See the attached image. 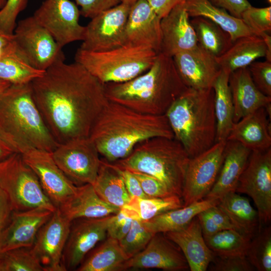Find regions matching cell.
<instances>
[{
    "label": "cell",
    "instance_id": "6da1fadb",
    "mask_svg": "<svg viewBox=\"0 0 271 271\" xmlns=\"http://www.w3.org/2000/svg\"><path fill=\"white\" fill-rule=\"evenodd\" d=\"M56 61L30 82L34 100L58 145L89 137L108 102L105 84L76 62Z\"/></svg>",
    "mask_w": 271,
    "mask_h": 271
},
{
    "label": "cell",
    "instance_id": "7a4b0ae2",
    "mask_svg": "<svg viewBox=\"0 0 271 271\" xmlns=\"http://www.w3.org/2000/svg\"><path fill=\"white\" fill-rule=\"evenodd\" d=\"M100 155L109 163L126 157L141 142L155 137L174 138L165 114L153 115L108 101L89 137Z\"/></svg>",
    "mask_w": 271,
    "mask_h": 271
},
{
    "label": "cell",
    "instance_id": "3957f363",
    "mask_svg": "<svg viewBox=\"0 0 271 271\" xmlns=\"http://www.w3.org/2000/svg\"><path fill=\"white\" fill-rule=\"evenodd\" d=\"M188 87L180 78L172 57L159 53L146 72L129 81L105 84L107 98L137 111L165 114Z\"/></svg>",
    "mask_w": 271,
    "mask_h": 271
},
{
    "label": "cell",
    "instance_id": "277c9868",
    "mask_svg": "<svg viewBox=\"0 0 271 271\" xmlns=\"http://www.w3.org/2000/svg\"><path fill=\"white\" fill-rule=\"evenodd\" d=\"M0 132L17 153L58 146L34 100L30 83L11 84L0 96Z\"/></svg>",
    "mask_w": 271,
    "mask_h": 271
},
{
    "label": "cell",
    "instance_id": "5b68a950",
    "mask_svg": "<svg viewBox=\"0 0 271 271\" xmlns=\"http://www.w3.org/2000/svg\"><path fill=\"white\" fill-rule=\"evenodd\" d=\"M174 138L193 158L216 143V123L213 88H188L165 114Z\"/></svg>",
    "mask_w": 271,
    "mask_h": 271
},
{
    "label": "cell",
    "instance_id": "8992f818",
    "mask_svg": "<svg viewBox=\"0 0 271 271\" xmlns=\"http://www.w3.org/2000/svg\"><path fill=\"white\" fill-rule=\"evenodd\" d=\"M190 158L174 138L155 137L139 144L126 157L113 163L120 168L155 177L171 193L182 198Z\"/></svg>",
    "mask_w": 271,
    "mask_h": 271
},
{
    "label": "cell",
    "instance_id": "52a82bcc",
    "mask_svg": "<svg viewBox=\"0 0 271 271\" xmlns=\"http://www.w3.org/2000/svg\"><path fill=\"white\" fill-rule=\"evenodd\" d=\"M158 54L146 47L125 44L102 52L78 48L74 59L105 84L126 82L142 74L152 66Z\"/></svg>",
    "mask_w": 271,
    "mask_h": 271
},
{
    "label": "cell",
    "instance_id": "ba28073f",
    "mask_svg": "<svg viewBox=\"0 0 271 271\" xmlns=\"http://www.w3.org/2000/svg\"><path fill=\"white\" fill-rule=\"evenodd\" d=\"M0 187L7 195L13 211L41 208L54 212L57 209L19 153L0 161Z\"/></svg>",
    "mask_w": 271,
    "mask_h": 271
},
{
    "label": "cell",
    "instance_id": "9c48e42d",
    "mask_svg": "<svg viewBox=\"0 0 271 271\" xmlns=\"http://www.w3.org/2000/svg\"><path fill=\"white\" fill-rule=\"evenodd\" d=\"M13 34L17 52L38 70L45 71L65 58L62 48L33 16L20 20Z\"/></svg>",
    "mask_w": 271,
    "mask_h": 271
},
{
    "label": "cell",
    "instance_id": "30bf717a",
    "mask_svg": "<svg viewBox=\"0 0 271 271\" xmlns=\"http://www.w3.org/2000/svg\"><path fill=\"white\" fill-rule=\"evenodd\" d=\"M51 154L57 165L74 184H94L101 160L89 137L59 144Z\"/></svg>",
    "mask_w": 271,
    "mask_h": 271
},
{
    "label": "cell",
    "instance_id": "8fae6325",
    "mask_svg": "<svg viewBox=\"0 0 271 271\" xmlns=\"http://www.w3.org/2000/svg\"><path fill=\"white\" fill-rule=\"evenodd\" d=\"M226 141L190 158L185 172L182 199L184 206L203 199L215 184L222 164Z\"/></svg>",
    "mask_w": 271,
    "mask_h": 271
},
{
    "label": "cell",
    "instance_id": "7c38bea8",
    "mask_svg": "<svg viewBox=\"0 0 271 271\" xmlns=\"http://www.w3.org/2000/svg\"><path fill=\"white\" fill-rule=\"evenodd\" d=\"M236 192L246 194L254 201L260 225L271 219V148L251 151Z\"/></svg>",
    "mask_w": 271,
    "mask_h": 271
},
{
    "label": "cell",
    "instance_id": "4fadbf2b",
    "mask_svg": "<svg viewBox=\"0 0 271 271\" xmlns=\"http://www.w3.org/2000/svg\"><path fill=\"white\" fill-rule=\"evenodd\" d=\"M130 7L121 3L91 19L85 26L84 37L79 48L102 52L125 45V26Z\"/></svg>",
    "mask_w": 271,
    "mask_h": 271
},
{
    "label": "cell",
    "instance_id": "5bb4252c",
    "mask_svg": "<svg viewBox=\"0 0 271 271\" xmlns=\"http://www.w3.org/2000/svg\"><path fill=\"white\" fill-rule=\"evenodd\" d=\"M80 15L77 5L70 0H45L33 16L63 48L83 40L85 26L79 24Z\"/></svg>",
    "mask_w": 271,
    "mask_h": 271
},
{
    "label": "cell",
    "instance_id": "9a60e30c",
    "mask_svg": "<svg viewBox=\"0 0 271 271\" xmlns=\"http://www.w3.org/2000/svg\"><path fill=\"white\" fill-rule=\"evenodd\" d=\"M20 154L36 174L44 192L57 208L76 192L77 186L57 165L51 152L30 149Z\"/></svg>",
    "mask_w": 271,
    "mask_h": 271
},
{
    "label": "cell",
    "instance_id": "2e32d148",
    "mask_svg": "<svg viewBox=\"0 0 271 271\" xmlns=\"http://www.w3.org/2000/svg\"><path fill=\"white\" fill-rule=\"evenodd\" d=\"M112 215L96 218H81L71 221L62 255L66 270L76 269L86 254L107 236Z\"/></svg>",
    "mask_w": 271,
    "mask_h": 271
},
{
    "label": "cell",
    "instance_id": "e0dca14e",
    "mask_svg": "<svg viewBox=\"0 0 271 271\" xmlns=\"http://www.w3.org/2000/svg\"><path fill=\"white\" fill-rule=\"evenodd\" d=\"M71 223L57 208L38 231L31 249L45 271L66 270L62 260Z\"/></svg>",
    "mask_w": 271,
    "mask_h": 271
},
{
    "label": "cell",
    "instance_id": "ac0fdd59",
    "mask_svg": "<svg viewBox=\"0 0 271 271\" xmlns=\"http://www.w3.org/2000/svg\"><path fill=\"white\" fill-rule=\"evenodd\" d=\"M172 58L180 78L188 88H212L222 71L216 57L198 44L194 48L178 53Z\"/></svg>",
    "mask_w": 271,
    "mask_h": 271
},
{
    "label": "cell",
    "instance_id": "d6986e66",
    "mask_svg": "<svg viewBox=\"0 0 271 271\" xmlns=\"http://www.w3.org/2000/svg\"><path fill=\"white\" fill-rule=\"evenodd\" d=\"M146 268L178 271L187 270L189 265L180 248L162 233H157L143 250L125 262L123 270Z\"/></svg>",
    "mask_w": 271,
    "mask_h": 271
},
{
    "label": "cell",
    "instance_id": "ffe728a7",
    "mask_svg": "<svg viewBox=\"0 0 271 271\" xmlns=\"http://www.w3.org/2000/svg\"><path fill=\"white\" fill-rule=\"evenodd\" d=\"M161 19L147 0H138L131 6L125 30L126 44L161 50Z\"/></svg>",
    "mask_w": 271,
    "mask_h": 271
},
{
    "label": "cell",
    "instance_id": "44dd1931",
    "mask_svg": "<svg viewBox=\"0 0 271 271\" xmlns=\"http://www.w3.org/2000/svg\"><path fill=\"white\" fill-rule=\"evenodd\" d=\"M184 3L161 19L162 40L160 53L170 57L194 48L198 42Z\"/></svg>",
    "mask_w": 271,
    "mask_h": 271
},
{
    "label": "cell",
    "instance_id": "7402d4cb",
    "mask_svg": "<svg viewBox=\"0 0 271 271\" xmlns=\"http://www.w3.org/2000/svg\"><path fill=\"white\" fill-rule=\"evenodd\" d=\"M53 212L41 208L14 211L8 225L3 230V252L18 248L32 247L40 229Z\"/></svg>",
    "mask_w": 271,
    "mask_h": 271
},
{
    "label": "cell",
    "instance_id": "603a6c76",
    "mask_svg": "<svg viewBox=\"0 0 271 271\" xmlns=\"http://www.w3.org/2000/svg\"><path fill=\"white\" fill-rule=\"evenodd\" d=\"M184 254L191 271H205L215 255L206 244L197 217L183 228L163 233Z\"/></svg>",
    "mask_w": 271,
    "mask_h": 271
},
{
    "label": "cell",
    "instance_id": "cb8c5ba5",
    "mask_svg": "<svg viewBox=\"0 0 271 271\" xmlns=\"http://www.w3.org/2000/svg\"><path fill=\"white\" fill-rule=\"evenodd\" d=\"M228 83L234 106V123L271 104V97L264 95L255 85L248 67L230 73Z\"/></svg>",
    "mask_w": 271,
    "mask_h": 271
},
{
    "label": "cell",
    "instance_id": "d4e9b609",
    "mask_svg": "<svg viewBox=\"0 0 271 271\" xmlns=\"http://www.w3.org/2000/svg\"><path fill=\"white\" fill-rule=\"evenodd\" d=\"M251 151L238 142L226 141L224 159L216 181L205 199L219 200L235 192Z\"/></svg>",
    "mask_w": 271,
    "mask_h": 271
},
{
    "label": "cell",
    "instance_id": "484cf974",
    "mask_svg": "<svg viewBox=\"0 0 271 271\" xmlns=\"http://www.w3.org/2000/svg\"><path fill=\"white\" fill-rule=\"evenodd\" d=\"M268 116L265 107L244 116L233 123L226 141L238 142L251 151L268 150L271 146Z\"/></svg>",
    "mask_w": 271,
    "mask_h": 271
},
{
    "label": "cell",
    "instance_id": "4316f807",
    "mask_svg": "<svg viewBox=\"0 0 271 271\" xmlns=\"http://www.w3.org/2000/svg\"><path fill=\"white\" fill-rule=\"evenodd\" d=\"M57 208L70 221L81 218L104 217L120 209L101 199L90 184L77 186L76 192Z\"/></svg>",
    "mask_w": 271,
    "mask_h": 271
},
{
    "label": "cell",
    "instance_id": "83f0119b",
    "mask_svg": "<svg viewBox=\"0 0 271 271\" xmlns=\"http://www.w3.org/2000/svg\"><path fill=\"white\" fill-rule=\"evenodd\" d=\"M260 57L271 61V48L261 37L252 35L233 41L228 49L216 59L221 70L230 74L237 69L247 67Z\"/></svg>",
    "mask_w": 271,
    "mask_h": 271
},
{
    "label": "cell",
    "instance_id": "f1b7e54d",
    "mask_svg": "<svg viewBox=\"0 0 271 271\" xmlns=\"http://www.w3.org/2000/svg\"><path fill=\"white\" fill-rule=\"evenodd\" d=\"M184 4L190 17H202L211 20L227 32L232 42L243 36L254 35L241 19L232 16L208 0H186Z\"/></svg>",
    "mask_w": 271,
    "mask_h": 271
},
{
    "label": "cell",
    "instance_id": "f546056e",
    "mask_svg": "<svg viewBox=\"0 0 271 271\" xmlns=\"http://www.w3.org/2000/svg\"><path fill=\"white\" fill-rule=\"evenodd\" d=\"M218 205L240 233L252 238L260 229L258 212L247 198L229 192L219 199Z\"/></svg>",
    "mask_w": 271,
    "mask_h": 271
},
{
    "label": "cell",
    "instance_id": "4dcf8cb0",
    "mask_svg": "<svg viewBox=\"0 0 271 271\" xmlns=\"http://www.w3.org/2000/svg\"><path fill=\"white\" fill-rule=\"evenodd\" d=\"M99 197L119 209L130 201L118 168L112 163L101 160L96 179L92 185Z\"/></svg>",
    "mask_w": 271,
    "mask_h": 271
},
{
    "label": "cell",
    "instance_id": "1f68e13d",
    "mask_svg": "<svg viewBox=\"0 0 271 271\" xmlns=\"http://www.w3.org/2000/svg\"><path fill=\"white\" fill-rule=\"evenodd\" d=\"M219 200L204 199L181 208L171 210L146 221V228L153 234L179 230L203 210L218 205Z\"/></svg>",
    "mask_w": 271,
    "mask_h": 271
},
{
    "label": "cell",
    "instance_id": "d6a6232c",
    "mask_svg": "<svg viewBox=\"0 0 271 271\" xmlns=\"http://www.w3.org/2000/svg\"><path fill=\"white\" fill-rule=\"evenodd\" d=\"M229 76V74L221 71L212 86L216 123V142L226 141L234 123V106L228 83Z\"/></svg>",
    "mask_w": 271,
    "mask_h": 271
},
{
    "label": "cell",
    "instance_id": "836d02e7",
    "mask_svg": "<svg viewBox=\"0 0 271 271\" xmlns=\"http://www.w3.org/2000/svg\"><path fill=\"white\" fill-rule=\"evenodd\" d=\"M128 259L121 249L119 241L107 237L76 268L77 271L123 270Z\"/></svg>",
    "mask_w": 271,
    "mask_h": 271
},
{
    "label": "cell",
    "instance_id": "e575fe53",
    "mask_svg": "<svg viewBox=\"0 0 271 271\" xmlns=\"http://www.w3.org/2000/svg\"><path fill=\"white\" fill-rule=\"evenodd\" d=\"M198 44L215 57L223 54L231 46L230 35L219 26L202 17H193L190 20Z\"/></svg>",
    "mask_w": 271,
    "mask_h": 271
},
{
    "label": "cell",
    "instance_id": "d590c367",
    "mask_svg": "<svg viewBox=\"0 0 271 271\" xmlns=\"http://www.w3.org/2000/svg\"><path fill=\"white\" fill-rule=\"evenodd\" d=\"M183 206L182 198L172 195L161 198H132L130 202L120 209L132 219L146 221L164 212Z\"/></svg>",
    "mask_w": 271,
    "mask_h": 271
},
{
    "label": "cell",
    "instance_id": "8d00e7d4",
    "mask_svg": "<svg viewBox=\"0 0 271 271\" xmlns=\"http://www.w3.org/2000/svg\"><path fill=\"white\" fill-rule=\"evenodd\" d=\"M251 239L234 229L223 230L204 238L215 256L220 257L245 256Z\"/></svg>",
    "mask_w": 271,
    "mask_h": 271
},
{
    "label": "cell",
    "instance_id": "74e56055",
    "mask_svg": "<svg viewBox=\"0 0 271 271\" xmlns=\"http://www.w3.org/2000/svg\"><path fill=\"white\" fill-rule=\"evenodd\" d=\"M44 72L30 65L16 49L0 59V79L12 84L30 83Z\"/></svg>",
    "mask_w": 271,
    "mask_h": 271
},
{
    "label": "cell",
    "instance_id": "f35d334b",
    "mask_svg": "<svg viewBox=\"0 0 271 271\" xmlns=\"http://www.w3.org/2000/svg\"><path fill=\"white\" fill-rule=\"evenodd\" d=\"M251 239L245 256L258 271L271 270V228L268 226Z\"/></svg>",
    "mask_w": 271,
    "mask_h": 271
},
{
    "label": "cell",
    "instance_id": "ab89813d",
    "mask_svg": "<svg viewBox=\"0 0 271 271\" xmlns=\"http://www.w3.org/2000/svg\"><path fill=\"white\" fill-rule=\"evenodd\" d=\"M0 271H45L31 247L11 249L0 257Z\"/></svg>",
    "mask_w": 271,
    "mask_h": 271
},
{
    "label": "cell",
    "instance_id": "60d3db41",
    "mask_svg": "<svg viewBox=\"0 0 271 271\" xmlns=\"http://www.w3.org/2000/svg\"><path fill=\"white\" fill-rule=\"evenodd\" d=\"M153 235L146 228L144 221L133 219L128 232L119 242L129 259L143 250Z\"/></svg>",
    "mask_w": 271,
    "mask_h": 271
},
{
    "label": "cell",
    "instance_id": "b9f144b4",
    "mask_svg": "<svg viewBox=\"0 0 271 271\" xmlns=\"http://www.w3.org/2000/svg\"><path fill=\"white\" fill-rule=\"evenodd\" d=\"M197 217L204 238L223 230L235 229L227 215L218 205L203 210L197 215Z\"/></svg>",
    "mask_w": 271,
    "mask_h": 271
},
{
    "label": "cell",
    "instance_id": "7bdbcfd3",
    "mask_svg": "<svg viewBox=\"0 0 271 271\" xmlns=\"http://www.w3.org/2000/svg\"><path fill=\"white\" fill-rule=\"evenodd\" d=\"M241 19L254 35L261 37L271 30V7L251 6L242 13Z\"/></svg>",
    "mask_w": 271,
    "mask_h": 271
},
{
    "label": "cell",
    "instance_id": "ee69618b",
    "mask_svg": "<svg viewBox=\"0 0 271 271\" xmlns=\"http://www.w3.org/2000/svg\"><path fill=\"white\" fill-rule=\"evenodd\" d=\"M28 0H7L0 10V29L13 34L19 14L27 7Z\"/></svg>",
    "mask_w": 271,
    "mask_h": 271
},
{
    "label": "cell",
    "instance_id": "f6af8a7d",
    "mask_svg": "<svg viewBox=\"0 0 271 271\" xmlns=\"http://www.w3.org/2000/svg\"><path fill=\"white\" fill-rule=\"evenodd\" d=\"M248 68L256 87L264 95L271 97V61H254Z\"/></svg>",
    "mask_w": 271,
    "mask_h": 271
},
{
    "label": "cell",
    "instance_id": "bcb514c9",
    "mask_svg": "<svg viewBox=\"0 0 271 271\" xmlns=\"http://www.w3.org/2000/svg\"><path fill=\"white\" fill-rule=\"evenodd\" d=\"M212 262L210 270L215 271H250L254 268L245 255L215 256Z\"/></svg>",
    "mask_w": 271,
    "mask_h": 271
},
{
    "label": "cell",
    "instance_id": "7dc6e473",
    "mask_svg": "<svg viewBox=\"0 0 271 271\" xmlns=\"http://www.w3.org/2000/svg\"><path fill=\"white\" fill-rule=\"evenodd\" d=\"M131 172L138 179L143 191L148 198L165 197L174 195L155 177L143 173Z\"/></svg>",
    "mask_w": 271,
    "mask_h": 271
},
{
    "label": "cell",
    "instance_id": "c3c4849f",
    "mask_svg": "<svg viewBox=\"0 0 271 271\" xmlns=\"http://www.w3.org/2000/svg\"><path fill=\"white\" fill-rule=\"evenodd\" d=\"M132 218L122 210L112 215L107 229V236L120 241L128 232Z\"/></svg>",
    "mask_w": 271,
    "mask_h": 271
},
{
    "label": "cell",
    "instance_id": "681fc988",
    "mask_svg": "<svg viewBox=\"0 0 271 271\" xmlns=\"http://www.w3.org/2000/svg\"><path fill=\"white\" fill-rule=\"evenodd\" d=\"M80 7V15L92 19L99 13L121 3V0H74Z\"/></svg>",
    "mask_w": 271,
    "mask_h": 271
},
{
    "label": "cell",
    "instance_id": "f907efd6",
    "mask_svg": "<svg viewBox=\"0 0 271 271\" xmlns=\"http://www.w3.org/2000/svg\"><path fill=\"white\" fill-rule=\"evenodd\" d=\"M117 167L123 178L126 189L130 197L131 198L134 197L148 198L143 191L139 181L134 174L129 170L118 166Z\"/></svg>",
    "mask_w": 271,
    "mask_h": 271
},
{
    "label": "cell",
    "instance_id": "816d5d0a",
    "mask_svg": "<svg viewBox=\"0 0 271 271\" xmlns=\"http://www.w3.org/2000/svg\"><path fill=\"white\" fill-rule=\"evenodd\" d=\"M212 5L225 10L232 16L241 19L242 13L251 5L247 0H208Z\"/></svg>",
    "mask_w": 271,
    "mask_h": 271
},
{
    "label": "cell",
    "instance_id": "f5cc1de1",
    "mask_svg": "<svg viewBox=\"0 0 271 271\" xmlns=\"http://www.w3.org/2000/svg\"><path fill=\"white\" fill-rule=\"evenodd\" d=\"M13 212L7 195L0 187V231L5 229L8 225Z\"/></svg>",
    "mask_w": 271,
    "mask_h": 271
},
{
    "label": "cell",
    "instance_id": "db71d44e",
    "mask_svg": "<svg viewBox=\"0 0 271 271\" xmlns=\"http://www.w3.org/2000/svg\"><path fill=\"white\" fill-rule=\"evenodd\" d=\"M156 14L162 19L177 5L186 0H147Z\"/></svg>",
    "mask_w": 271,
    "mask_h": 271
},
{
    "label": "cell",
    "instance_id": "11a10c76",
    "mask_svg": "<svg viewBox=\"0 0 271 271\" xmlns=\"http://www.w3.org/2000/svg\"><path fill=\"white\" fill-rule=\"evenodd\" d=\"M16 49L14 34L0 29V59Z\"/></svg>",
    "mask_w": 271,
    "mask_h": 271
},
{
    "label": "cell",
    "instance_id": "9f6ffc18",
    "mask_svg": "<svg viewBox=\"0 0 271 271\" xmlns=\"http://www.w3.org/2000/svg\"><path fill=\"white\" fill-rule=\"evenodd\" d=\"M15 153L17 152L0 132V161L8 158Z\"/></svg>",
    "mask_w": 271,
    "mask_h": 271
},
{
    "label": "cell",
    "instance_id": "6f0895ef",
    "mask_svg": "<svg viewBox=\"0 0 271 271\" xmlns=\"http://www.w3.org/2000/svg\"><path fill=\"white\" fill-rule=\"evenodd\" d=\"M10 82L0 79V96L5 90L11 85Z\"/></svg>",
    "mask_w": 271,
    "mask_h": 271
},
{
    "label": "cell",
    "instance_id": "680465c9",
    "mask_svg": "<svg viewBox=\"0 0 271 271\" xmlns=\"http://www.w3.org/2000/svg\"><path fill=\"white\" fill-rule=\"evenodd\" d=\"M4 235L3 230L0 231V257L4 254L3 251L4 245Z\"/></svg>",
    "mask_w": 271,
    "mask_h": 271
},
{
    "label": "cell",
    "instance_id": "91938a15",
    "mask_svg": "<svg viewBox=\"0 0 271 271\" xmlns=\"http://www.w3.org/2000/svg\"><path fill=\"white\" fill-rule=\"evenodd\" d=\"M121 3L128 5L129 6H131L134 3H135L138 0H121Z\"/></svg>",
    "mask_w": 271,
    "mask_h": 271
},
{
    "label": "cell",
    "instance_id": "94428289",
    "mask_svg": "<svg viewBox=\"0 0 271 271\" xmlns=\"http://www.w3.org/2000/svg\"><path fill=\"white\" fill-rule=\"evenodd\" d=\"M7 0H0V8H2L5 5Z\"/></svg>",
    "mask_w": 271,
    "mask_h": 271
},
{
    "label": "cell",
    "instance_id": "6125c7cd",
    "mask_svg": "<svg viewBox=\"0 0 271 271\" xmlns=\"http://www.w3.org/2000/svg\"><path fill=\"white\" fill-rule=\"evenodd\" d=\"M267 2L269 4L271 3V0H267Z\"/></svg>",
    "mask_w": 271,
    "mask_h": 271
}]
</instances>
